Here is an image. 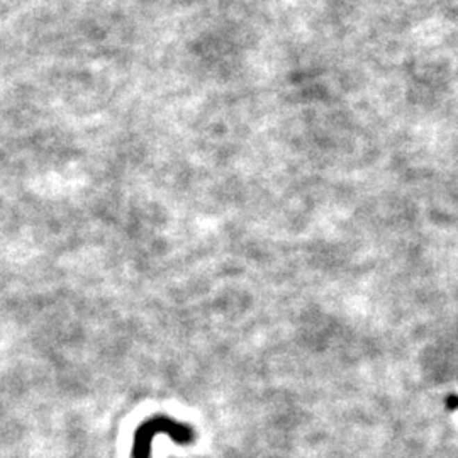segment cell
<instances>
[{
    "label": "cell",
    "mask_w": 458,
    "mask_h": 458,
    "mask_svg": "<svg viewBox=\"0 0 458 458\" xmlns=\"http://www.w3.org/2000/svg\"><path fill=\"white\" fill-rule=\"evenodd\" d=\"M158 433L168 434L179 445H190L195 438L194 430L190 426L173 421L167 416H155V418L145 421L134 433L133 458H152V445Z\"/></svg>",
    "instance_id": "6da1fadb"
}]
</instances>
